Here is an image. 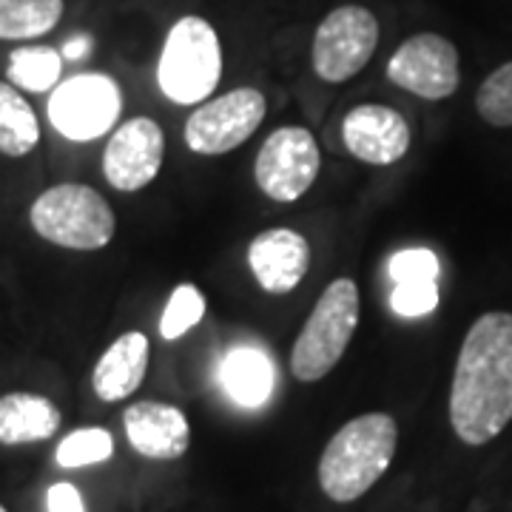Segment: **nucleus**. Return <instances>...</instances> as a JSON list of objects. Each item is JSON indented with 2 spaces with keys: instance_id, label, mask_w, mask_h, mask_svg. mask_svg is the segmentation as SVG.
Instances as JSON below:
<instances>
[{
  "instance_id": "nucleus-12",
  "label": "nucleus",
  "mask_w": 512,
  "mask_h": 512,
  "mask_svg": "<svg viewBox=\"0 0 512 512\" xmlns=\"http://www.w3.org/2000/svg\"><path fill=\"white\" fill-rule=\"evenodd\" d=\"M410 126L402 114L390 106L365 103L345 114L342 120V143L356 160L367 165H393L402 160L410 148Z\"/></svg>"
},
{
  "instance_id": "nucleus-1",
  "label": "nucleus",
  "mask_w": 512,
  "mask_h": 512,
  "mask_svg": "<svg viewBox=\"0 0 512 512\" xmlns=\"http://www.w3.org/2000/svg\"><path fill=\"white\" fill-rule=\"evenodd\" d=\"M450 424L470 447L490 444L512 421V313L490 311L470 325L450 384Z\"/></svg>"
},
{
  "instance_id": "nucleus-3",
  "label": "nucleus",
  "mask_w": 512,
  "mask_h": 512,
  "mask_svg": "<svg viewBox=\"0 0 512 512\" xmlns=\"http://www.w3.org/2000/svg\"><path fill=\"white\" fill-rule=\"evenodd\" d=\"M359 313L362 302L356 282L350 276L333 279L293 342L291 373L296 382H322L342 362L350 339L359 328Z\"/></svg>"
},
{
  "instance_id": "nucleus-4",
  "label": "nucleus",
  "mask_w": 512,
  "mask_h": 512,
  "mask_svg": "<svg viewBox=\"0 0 512 512\" xmlns=\"http://www.w3.org/2000/svg\"><path fill=\"white\" fill-rule=\"evenodd\" d=\"M222 77V49L214 26L205 18L185 15L165 37L157 63L160 92L177 106L205 103Z\"/></svg>"
},
{
  "instance_id": "nucleus-8",
  "label": "nucleus",
  "mask_w": 512,
  "mask_h": 512,
  "mask_svg": "<svg viewBox=\"0 0 512 512\" xmlns=\"http://www.w3.org/2000/svg\"><path fill=\"white\" fill-rule=\"evenodd\" d=\"M322 168V151L308 128L282 126L262 143L254 163L259 191L274 202H296L308 194Z\"/></svg>"
},
{
  "instance_id": "nucleus-13",
  "label": "nucleus",
  "mask_w": 512,
  "mask_h": 512,
  "mask_svg": "<svg viewBox=\"0 0 512 512\" xmlns=\"http://www.w3.org/2000/svg\"><path fill=\"white\" fill-rule=\"evenodd\" d=\"M248 268L259 288L274 296L291 293L311 268V245L299 231L271 228L248 245Z\"/></svg>"
},
{
  "instance_id": "nucleus-9",
  "label": "nucleus",
  "mask_w": 512,
  "mask_h": 512,
  "mask_svg": "<svg viewBox=\"0 0 512 512\" xmlns=\"http://www.w3.org/2000/svg\"><path fill=\"white\" fill-rule=\"evenodd\" d=\"M123 111L120 86L106 74H74L57 83L49 100L52 126L74 143L103 137Z\"/></svg>"
},
{
  "instance_id": "nucleus-18",
  "label": "nucleus",
  "mask_w": 512,
  "mask_h": 512,
  "mask_svg": "<svg viewBox=\"0 0 512 512\" xmlns=\"http://www.w3.org/2000/svg\"><path fill=\"white\" fill-rule=\"evenodd\" d=\"M40 143V126L32 106L18 86L0 80V151L6 157H26Z\"/></svg>"
},
{
  "instance_id": "nucleus-14",
  "label": "nucleus",
  "mask_w": 512,
  "mask_h": 512,
  "mask_svg": "<svg viewBox=\"0 0 512 512\" xmlns=\"http://www.w3.org/2000/svg\"><path fill=\"white\" fill-rule=\"evenodd\" d=\"M128 444L154 461H177L188 453L191 427L180 407L165 402H134L123 413Z\"/></svg>"
},
{
  "instance_id": "nucleus-6",
  "label": "nucleus",
  "mask_w": 512,
  "mask_h": 512,
  "mask_svg": "<svg viewBox=\"0 0 512 512\" xmlns=\"http://www.w3.org/2000/svg\"><path fill=\"white\" fill-rule=\"evenodd\" d=\"M379 46V20L365 6H339L313 35L311 66L325 83H345L365 69Z\"/></svg>"
},
{
  "instance_id": "nucleus-23",
  "label": "nucleus",
  "mask_w": 512,
  "mask_h": 512,
  "mask_svg": "<svg viewBox=\"0 0 512 512\" xmlns=\"http://www.w3.org/2000/svg\"><path fill=\"white\" fill-rule=\"evenodd\" d=\"M476 111L484 123L495 128H512V60L498 66L476 94Z\"/></svg>"
},
{
  "instance_id": "nucleus-20",
  "label": "nucleus",
  "mask_w": 512,
  "mask_h": 512,
  "mask_svg": "<svg viewBox=\"0 0 512 512\" xmlns=\"http://www.w3.org/2000/svg\"><path fill=\"white\" fill-rule=\"evenodd\" d=\"M63 72V55L52 46H26L18 49L9 60V80L12 86L26 92H49L55 89Z\"/></svg>"
},
{
  "instance_id": "nucleus-15",
  "label": "nucleus",
  "mask_w": 512,
  "mask_h": 512,
  "mask_svg": "<svg viewBox=\"0 0 512 512\" xmlns=\"http://www.w3.org/2000/svg\"><path fill=\"white\" fill-rule=\"evenodd\" d=\"M148 353V336L140 330H128L120 339H114L94 365L92 387L97 399L114 404L134 396L146 379Z\"/></svg>"
},
{
  "instance_id": "nucleus-22",
  "label": "nucleus",
  "mask_w": 512,
  "mask_h": 512,
  "mask_svg": "<svg viewBox=\"0 0 512 512\" xmlns=\"http://www.w3.org/2000/svg\"><path fill=\"white\" fill-rule=\"evenodd\" d=\"M202 316H205V296L197 285L183 282L168 296V305L160 319V336L165 342H174V339L185 336L197 322H202Z\"/></svg>"
},
{
  "instance_id": "nucleus-10",
  "label": "nucleus",
  "mask_w": 512,
  "mask_h": 512,
  "mask_svg": "<svg viewBox=\"0 0 512 512\" xmlns=\"http://www.w3.org/2000/svg\"><path fill=\"white\" fill-rule=\"evenodd\" d=\"M393 86L421 100H447L458 92V49L447 37L421 32L404 40L387 63Z\"/></svg>"
},
{
  "instance_id": "nucleus-24",
  "label": "nucleus",
  "mask_w": 512,
  "mask_h": 512,
  "mask_svg": "<svg viewBox=\"0 0 512 512\" xmlns=\"http://www.w3.org/2000/svg\"><path fill=\"white\" fill-rule=\"evenodd\" d=\"M387 274L396 285L404 282H436L439 276V259L427 248H410V251H399L390 259Z\"/></svg>"
},
{
  "instance_id": "nucleus-21",
  "label": "nucleus",
  "mask_w": 512,
  "mask_h": 512,
  "mask_svg": "<svg viewBox=\"0 0 512 512\" xmlns=\"http://www.w3.org/2000/svg\"><path fill=\"white\" fill-rule=\"evenodd\" d=\"M114 456V439L103 427H83L74 430L66 439L57 444V464L66 470L89 467V464H103Z\"/></svg>"
},
{
  "instance_id": "nucleus-7",
  "label": "nucleus",
  "mask_w": 512,
  "mask_h": 512,
  "mask_svg": "<svg viewBox=\"0 0 512 512\" xmlns=\"http://www.w3.org/2000/svg\"><path fill=\"white\" fill-rule=\"evenodd\" d=\"M265 94L251 86L205 100L185 123V146L194 154L217 157L248 143L265 120Z\"/></svg>"
},
{
  "instance_id": "nucleus-25",
  "label": "nucleus",
  "mask_w": 512,
  "mask_h": 512,
  "mask_svg": "<svg viewBox=\"0 0 512 512\" xmlns=\"http://www.w3.org/2000/svg\"><path fill=\"white\" fill-rule=\"evenodd\" d=\"M390 305L399 316L416 319V316H427L436 311L439 305V285L436 282H404L396 285L390 293Z\"/></svg>"
},
{
  "instance_id": "nucleus-28",
  "label": "nucleus",
  "mask_w": 512,
  "mask_h": 512,
  "mask_svg": "<svg viewBox=\"0 0 512 512\" xmlns=\"http://www.w3.org/2000/svg\"><path fill=\"white\" fill-rule=\"evenodd\" d=\"M0 512H6V507H3V504H0Z\"/></svg>"
},
{
  "instance_id": "nucleus-5",
  "label": "nucleus",
  "mask_w": 512,
  "mask_h": 512,
  "mask_svg": "<svg viewBox=\"0 0 512 512\" xmlns=\"http://www.w3.org/2000/svg\"><path fill=\"white\" fill-rule=\"evenodd\" d=\"M37 237L72 251H100L106 248L117 217L103 194L80 183H63L43 191L29 211Z\"/></svg>"
},
{
  "instance_id": "nucleus-27",
  "label": "nucleus",
  "mask_w": 512,
  "mask_h": 512,
  "mask_svg": "<svg viewBox=\"0 0 512 512\" xmlns=\"http://www.w3.org/2000/svg\"><path fill=\"white\" fill-rule=\"evenodd\" d=\"M89 52H92V37L77 35L63 43V52H60V55L66 57V60H83Z\"/></svg>"
},
{
  "instance_id": "nucleus-11",
  "label": "nucleus",
  "mask_w": 512,
  "mask_h": 512,
  "mask_svg": "<svg viewBox=\"0 0 512 512\" xmlns=\"http://www.w3.org/2000/svg\"><path fill=\"white\" fill-rule=\"evenodd\" d=\"M165 134L151 117H134L111 134L103 151V174L114 191L134 194L163 168Z\"/></svg>"
},
{
  "instance_id": "nucleus-19",
  "label": "nucleus",
  "mask_w": 512,
  "mask_h": 512,
  "mask_svg": "<svg viewBox=\"0 0 512 512\" xmlns=\"http://www.w3.org/2000/svg\"><path fill=\"white\" fill-rule=\"evenodd\" d=\"M63 0H0V40H32L52 32Z\"/></svg>"
},
{
  "instance_id": "nucleus-16",
  "label": "nucleus",
  "mask_w": 512,
  "mask_h": 512,
  "mask_svg": "<svg viewBox=\"0 0 512 512\" xmlns=\"http://www.w3.org/2000/svg\"><path fill=\"white\" fill-rule=\"evenodd\" d=\"M60 410L37 393H6L0 396V444L18 447L46 441L60 430Z\"/></svg>"
},
{
  "instance_id": "nucleus-26",
  "label": "nucleus",
  "mask_w": 512,
  "mask_h": 512,
  "mask_svg": "<svg viewBox=\"0 0 512 512\" xmlns=\"http://www.w3.org/2000/svg\"><path fill=\"white\" fill-rule=\"evenodd\" d=\"M46 510L49 512H86V504H83V495L80 490L69 484V481H60V484H52L49 493H46Z\"/></svg>"
},
{
  "instance_id": "nucleus-2",
  "label": "nucleus",
  "mask_w": 512,
  "mask_h": 512,
  "mask_svg": "<svg viewBox=\"0 0 512 512\" xmlns=\"http://www.w3.org/2000/svg\"><path fill=\"white\" fill-rule=\"evenodd\" d=\"M399 447V424L387 413H365L342 424L319 458V487L336 504H350L379 481Z\"/></svg>"
},
{
  "instance_id": "nucleus-17",
  "label": "nucleus",
  "mask_w": 512,
  "mask_h": 512,
  "mask_svg": "<svg viewBox=\"0 0 512 512\" xmlns=\"http://www.w3.org/2000/svg\"><path fill=\"white\" fill-rule=\"evenodd\" d=\"M222 387L239 407H259L274 393V362L256 348H237L222 362Z\"/></svg>"
}]
</instances>
